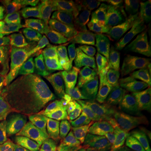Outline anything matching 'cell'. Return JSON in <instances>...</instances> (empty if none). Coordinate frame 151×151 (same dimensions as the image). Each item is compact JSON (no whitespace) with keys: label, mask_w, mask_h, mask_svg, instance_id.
Segmentation results:
<instances>
[{"label":"cell","mask_w":151,"mask_h":151,"mask_svg":"<svg viewBox=\"0 0 151 151\" xmlns=\"http://www.w3.org/2000/svg\"><path fill=\"white\" fill-rule=\"evenodd\" d=\"M72 91V86L63 84L45 96L21 92V129L19 145L13 151H35L45 129L57 116L55 107Z\"/></svg>","instance_id":"1"},{"label":"cell","mask_w":151,"mask_h":151,"mask_svg":"<svg viewBox=\"0 0 151 151\" xmlns=\"http://www.w3.org/2000/svg\"><path fill=\"white\" fill-rule=\"evenodd\" d=\"M97 49L102 58L118 65L135 77L140 78L151 71V58L149 55L128 48L111 39L100 38Z\"/></svg>","instance_id":"2"},{"label":"cell","mask_w":151,"mask_h":151,"mask_svg":"<svg viewBox=\"0 0 151 151\" xmlns=\"http://www.w3.org/2000/svg\"><path fill=\"white\" fill-rule=\"evenodd\" d=\"M22 93L0 92V150L13 151L19 140L18 124Z\"/></svg>","instance_id":"3"},{"label":"cell","mask_w":151,"mask_h":151,"mask_svg":"<svg viewBox=\"0 0 151 151\" xmlns=\"http://www.w3.org/2000/svg\"><path fill=\"white\" fill-rule=\"evenodd\" d=\"M45 55H59L86 68H89L100 56L85 40L77 38H54L50 40V48Z\"/></svg>","instance_id":"4"},{"label":"cell","mask_w":151,"mask_h":151,"mask_svg":"<svg viewBox=\"0 0 151 151\" xmlns=\"http://www.w3.org/2000/svg\"><path fill=\"white\" fill-rule=\"evenodd\" d=\"M105 9L110 22L124 21L142 24L151 35V4L145 1L107 0ZM109 22V23H110Z\"/></svg>","instance_id":"5"},{"label":"cell","mask_w":151,"mask_h":151,"mask_svg":"<svg viewBox=\"0 0 151 151\" xmlns=\"http://www.w3.org/2000/svg\"><path fill=\"white\" fill-rule=\"evenodd\" d=\"M76 13L80 19L82 40L96 50L103 26L105 23L110 22L104 1H84Z\"/></svg>","instance_id":"6"},{"label":"cell","mask_w":151,"mask_h":151,"mask_svg":"<svg viewBox=\"0 0 151 151\" xmlns=\"http://www.w3.org/2000/svg\"><path fill=\"white\" fill-rule=\"evenodd\" d=\"M103 38L111 39L128 48L148 54V32L142 24L124 21L110 22L103 34Z\"/></svg>","instance_id":"7"},{"label":"cell","mask_w":151,"mask_h":151,"mask_svg":"<svg viewBox=\"0 0 151 151\" xmlns=\"http://www.w3.org/2000/svg\"><path fill=\"white\" fill-rule=\"evenodd\" d=\"M100 83L110 88H124L134 85L138 77L129 74L118 65L101 56L89 67Z\"/></svg>","instance_id":"8"},{"label":"cell","mask_w":151,"mask_h":151,"mask_svg":"<svg viewBox=\"0 0 151 151\" xmlns=\"http://www.w3.org/2000/svg\"><path fill=\"white\" fill-rule=\"evenodd\" d=\"M69 141L77 151H97L101 145L94 140L87 122V115L81 108L69 118Z\"/></svg>","instance_id":"9"},{"label":"cell","mask_w":151,"mask_h":151,"mask_svg":"<svg viewBox=\"0 0 151 151\" xmlns=\"http://www.w3.org/2000/svg\"><path fill=\"white\" fill-rule=\"evenodd\" d=\"M22 92L35 96H45L54 92L57 86L43 65L28 66L19 72Z\"/></svg>","instance_id":"10"},{"label":"cell","mask_w":151,"mask_h":151,"mask_svg":"<svg viewBox=\"0 0 151 151\" xmlns=\"http://www.w3.org/2000/svg\"><path fill=\"white\" fill-rule=\"evenodd\" d=\"M0 4L8 11L13 30L34 24L43 15L47 14L46 12L35 4L34 0H9L1 1Z\"/></svg>","instance_id":"11"},{"label":"cell","mask_w":151,"mask_h":151,"mask_svg":"<svg viewBox=\"0 0 151 151\" xmlns=\"http://www.w3.org/2000/svg\"><path fill=\"white\" fill-rule=\"evenodd\" d=\"M87 119H89V127L92 137L101 146L111 141L127 139L119 128L116 116L87 115Z\"/></svg>","instance_id":"12"},{"label":"cell","mask_w":151,"mask_h":151,"mask_svg":"<svg viewBox=\"0 0 151 151\" xmlns=\"http://www.w3.org/2000/svg\"><path fill=\"white\" fill-rule=\"evenodd\" d=\"M68 142L69 126L65 115L61 114L45 129L38 141L36 150H54L65 148Z\"/></svg>","instance_id":"13"},{"label":"cell","mask_w":151,"mask_h":151,"mask_svg":"<svg viewBox=\"0 0 151 151\" xmlns=\"http://www.w3.org/2000/svg\"><path fill=\"white\" fill-rule=\"evenodd\" d=\"M44 32L53 37L60 34L77 36L82 40L81 24L77 13L65 14H50L41 22Z\"/></svg>","instance_id":"14"},{"label":"cell","mask_w":151,"mask_h":151,"mask_svg":"<svg viewBox=\"0 0 151 151\" xmlns=\"http://www.w3.org/2000/svg\"><path fill=\"white\" fill-rule=\"evenodd\" d=\"M50 74L60 83H77L85 75L83 68L76 63L59 55H50L45 60Z\"/></svg>","instance_id":"15"},{"label":"cell","mask_w":151,"mask_h":151,"mask_svg":"<svg viewBox=\"0 0 151 151\" xmlns=\"http://www.w3.org/2000/svg\"><path fill=\"white\" fill-rule=\"evenodd\" d=\"M45 55V50L36 47H9L5 58L0 65V74L5 75L10 70H19L22 66L37 63L40 57Z\"/></svg>","instance_id":"16"},{"label":"cell","mask_w":151,"mask_h":151,"mask_svg":"<svg viewBox=\"0 0 151 151\" xmlns=\"http://www.w3.org/2000/svg\"><path fill=\"white\" fill-rule=\"evenodd\" d=\"M98 83L91 70L85 72V75L77 81L76 87L70 94L61 100L55 107V113L58 115L63 110L79 102L83 97L89 95L92 91L98 89Z\"/></svg>","instance_id":"17"},{"label":"cell","mask_w":151,"mask_h":151,"mask_svg":"<svg viewBox=\"0 0 151 151\" xmlns=\"http://www.w3.org/2000/svg\"><path fill=\"white\" fill-rule=\"evenodd\" d=\"M114 92H104L98 89L97 93L84 102V109L87 115L93 116H116L113 105Z\"/></svg>","instance_id":"18"},{"label":"cell","mask_w":151,"mask_h":151,"mask_svg":"<svg viewBox=\"0 0 151 151\" xmlns=\"http://www.w3.org/2000/svg\"><path fill=\"white\" fill-rule=\"evenodd\" d=\"M9 45L12 47H36L41 48V35L39 24H30L24 27L13 30L8 38Z\"/></svg>","instance_id":"19"},{"label":"cell","mask_w":151,"mask_h":151,"mask_svg":"<svg viewBox=\"0 0 151 151\" xmlns=\"http://www.w3.org/2000/svg\"><path fill=\"white\" fill-rule=\"evenodd\" d=\"M113 105L118 121L128 120L134 124H139L135 111L134 97L131 92L127 91L114 92Z\"/></svg>","instance_id":"20"},{"label":"cell","mask_w":151,"mask_h":151,"mask_svg":"<svg viewBox=\"0 0 151 151\" xmlns=\"http://www.w3.org/2000/svg\"><path fill=\"white\" fill-rule=\"evenodd\" d=\"M136 105L139 113V121L141 128L145 129L147 120L151 115V94L150 87L143 86L136 93Z\"/></svg>","instance_id":"21"},{"label":"cell","mask_w":151,"mask_h":151,"mask_svg":"<svg viewBox=\"0 0 151 151\" xmlns=\"http://www.w3.org/2000/svg\"><path fill=\"white\" fill-rule=\"evenodd\" d=\"M35 4L47 14L54 10H60L70 13L77 5L75 0H34Z\"/></svg>","instance_id":"22"},{"label":"cell","mask_w":151,"mask_h":151,"mask_svg":"<svg viewBox=\"0 0 151 151\" xmlns=\"http://www.w3.org/2000/svg\"><path fill=\"white\" fill-rule=\"evenodd\" d=\"M20 89V76L19 72L0 74V92L19 91Z\"/></svg>","instance_id":"23"},{"label":"cell","mask_w":151,"mask_h":151,"mask_svg":"<svg viewBox=\"0 0 151 151\" xmlns=\"http://www.w3.org/2000/svg\"><path fill=\"white\" fill-rule=\"evenodd\" d=\"M124 151H151V134H145L143 139L137 142L122 143Z\"/></svg>","instance_id":"24"},{"label":"cell","mask_w":151,"mask_h":151,"mask_svg":"<svg viewBox=\"0 0 151 151\" xmlns=\"http://www.w3.org/2000/svg\"><path fill=\"white\" fill-rule=\"evenodd\" d=\"M10 21V17L8 13L0 11V42L4 41L9 35V23Z\"/></svg>","instance_id":"25"},{"label":"cell","mask_w":151,"mask_h":151,"mask_svg":"<svg viewBox=\"0 0 151 151\" xmlns=\"http://www.w3.org/2000/svg\"><path fill=\"white\" fill-rule=\"evenodd\" d=\"M10 45L7 41H1L0 42V65L2 64V62L4 61V60L5 58L6 55L8 53L9 50Z\"/></svg>","instance_id":"26"},{"label":"cell","mask_w":151,"mask_h":151,"mask_svg":"<svg viewBox=\"0 0 151 151\" xmlns=\"http://www.w3.org/2000/svg\"><path fill=\"white\" fill-rule=\"evenodd\" d=\"M138 86L151 87V71L147 73L144 76L139 78V85Z\"/></svg>","instance_id":"27"},{"label":"cell","mask_w":151,"mask_h":151,"mask_svg":"<svg viewBox=\"0 0 151 151\" xmlns=\"http://www.w3.org/2000/svg\"><path fill=\"white\" fill-rule=\"evenodd\" d=\"M97 151H124V150H123V145L121 143V144H118V145L108 146L104 149H100Z\"/></svg>","instance_id":"28"},{"label":"cell","mask_w":151,"mask_h":151,"mask_svg":"<svg viewBox=\"0 0 151 151\" xmlns=\"http://www.w3.org/2000/svg\"><path fill=\"white\" fill-rule=\"evenodd\" d=\"M148 54L151 58V35L148 38Z\"/></svg>","instance_id":"29"},{"label":"cell","mask_w":151,"mask_h":151,"mask_svg":"<svg viewBox=\"0 0 151 151\" xmlns=\"http://www.w3.org/2000/svg\"><path fill=\"white\" fill-rule=\"evenodd\" d=\"M45 151H77L71 149V148H61V149H58V150H45Z\"/></svg>","instance_id":"30"},{"label":"cell","mask_w":151,"mask_h":151,"mask_svg":"<svg viewBox=\"0 0 151 151\" xmlns=\"http://www.w3.org/2000/svg\"><path fill=\"white\" fill-rule=\"evenodd\" d=\"M149 128H150V131L151 134V115L150 117V119H149Z\"/></svg>","instance_id":"31"},{"label":"cell","mask_w":151,"mask_h":151,"mask_svg":"<svg viewBox=\"0 0 151 151\" xmlns=\"http://www.w3.org/2000/svg\"><path fill=\"white\" fill-rule=\"evenodd\" d=\"M0 151H4V150H0Z\"/></svg>","instance_id":"32"}]
</instances>
